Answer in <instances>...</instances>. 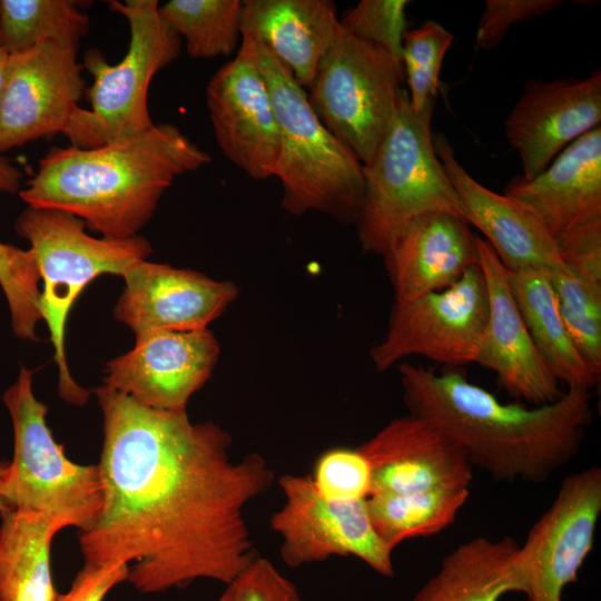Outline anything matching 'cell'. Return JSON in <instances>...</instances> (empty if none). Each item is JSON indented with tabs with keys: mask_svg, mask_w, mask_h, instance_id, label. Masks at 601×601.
I'll return each instance as SVG.
<instances>
[{
	"mask_svg": "<svg viewBox=\"0 0 601 601\" xmlns=\"http://www.w3.org/2000/svg\"><path fill=\"white\" fill-rule=\"evenodd\" d=\"M95 394L102 504L79 535L85 565L131 562L127 580L144 593L230 582L258 556L244 512L274 481L268 462L234 460L229 433L186 410H154L105 385Z\"/></svg>",
	"mask_w": 601,
	"mask_h": 601,
	"instance_id": "obj_1",
	"label": "cell"
},
{
	"mask_svg": "<svg viewBox=\"0 0 601 601\" xmlns=\"http://www.w3.org/2000/svg\"><path fill=\"white\" fill-rule=\"evenodd\" d=\"M410 414L443 430L472 467L499 482L542 483L573 460L592 421L591 393L568 388L548 404L502 403L491 392L450 370L398 365Z\"/></svg>",
	"mask_w": 601,
	"mask_h": 601,
	"instance_id": "obj_2",
	"label": "cell"
},
{
	"mask_svg": "<svg viewBox=\"0 0 601 601\" xmlns=\"http://www.w3.org/2000/svg\"><path fill=\"white\" fill-rule=\"evenodd\" d=\"M210 160L177 126L160 124L97 148H51L19 195L29 207L77 216L104 238L128 239L148 223L176 177Z\"/></svg>",
	"mask_w": 601,
	"mask_h": 601,
	"instance_id": "obj_3",
	"label": "cell"
},
{
	"mask_svg": "<svg viewBox=\"0 0 601 601\" xmlns=\"http://www.w3.org/2000/svg\"><path fill=\"white\" fill-rule=\"evenodd\" d=\"M268 86L279 126L275 177L283 208L293 215L315 210L342 224H356L365 195L363 164L318 119L307 91L257 40L242 36Z\"/></svg>",
	"mask_w": 601,
	"mask_h": 601,
	"instance_id": "obj_4",
	"label": "cell"
},
{
	"mask_svg": "<svg viewBox=\"0 0 601 601\" xmlns=\"http://www.w3.org/2000/svg\"><path fill=\"white\" fill-rule=\"evenodd\" d=\"M107 3L127 20L129 46L117 65L93 48L83 57L81 66L92 77L86 90L90 109L79 106L63 131L70 146L82 149L136 138L155 126L148 108L150 82L181 48L179 36L160 18L157 0Z\"/></svg>",
	"mask_w": 601,
	"mask_h": 601,
	"instance_id": "obj_5",
	"label": "cell"
},
{
	"mask_svg": "<svg viewBox=\"0 0 601 601\" xmlns=\"http://www.w3.org/2000/svg\"><path fill=\"white\" fill-rule=\"evenodd\" d=\"M77 216L52 208L24 209L16 220L17 234L27 239L43 284L39 300L41 319L48 326L58 365V392L75 405H83L89 391L70 375L65 329L72 304L97 276L122 275L151 253L150 243L137 235L128 239L95 238Z\"/></svg>",
	"mask_w": 601,
	"mask_h": 601,
	"instance_id": "obj_6",
	"label": "cell"
},
{
	"mask_svg": "<svg viewBox=\"0 0 601 601\" xmlns=\"http://www.w3.org/2000/svg\"><path fill=\"white\" fill-rule=\"evenodd\" d=\"M433 110L415 112L404 89L388 130L363 165L365 195L355 225L366 253L383 256L400 229L418 215L445 211L464 218L459 196L435 154Z\"/></svg>",
	"mask_w": 601,
	"mask_h": 601,
	"instance_id": "obj_7",
	"label": "cell"
},
{
	"mask_svg": "<svg viewBox=\"0 0 601 601\" xmlns=\"http://www.w3.org/2000/svg\"><path fill=\"white\" fill-rule=\"evenodd\" d=\"M32 374L21 366L2 396L13 427V456L0 475V499L10 510L42 513L81 532L101 509L99 467L65 455L47 425L48 407L33 393Z\"/></svg>",
	"mask_w": 601,
	"mask_h": 601,
	"instance_id": "obj_8",
	"label": "cell"
},
{
	"mask_svg": "<svg viewBox=\"0 0 601 601\" xmlns=\"http://www.w3.org/2000/svg\"><path fill=\"white\" fill-rule=\"evenodd\" d=\"M403 81L401 62L339 24L307 98L322 124L366 165L396 115Z\"/></svg>",
	"mask_w": 601,
	"mask_h": 601,
	"instance_id": "obj_9",
	"label": "cell"
},
{
	"mask_svg": "<svg viewBox=\"0 0 601 601\" xmlns=\"http://www.w3.org/2000/svg\"><path fill=\"white\" fill-rule=\"evenodd\" d=\"M487 313V290L477 265L441 290L395 302L384 338L371 349L384 372L417 355L450 368L476 363Z\"/></svg>",
	"mask_w": 601,
	"mask_h": 601,
	"instance_id": "obj_10",
	"label": "cell"
},
{
	"mask_svg": "<svg viewBox=\"0 0 601 601\" xmlns=\"http://www.w3.org/2000/svg\"><path fill=\"white\" fill-rule=\"evenodd\" d=\"M284 504L270 518L280 539L279 554L292 568L323 562L332 556H355L378 574H394L393 550L376 532L366 500L324 497L308 476L278 479Z\"/></svg>",
	"mask_w": 601,
	"mask_h": 601,
	"instance_id": "obj_11",
	"label": "cell"
},
{
	"mask_svg": "<svg viewBox=\"0 0 601 601\" xmlns=\"http://www.w3.org/2000/svg\"><path fill=\"white\" fill-rule=\"evenodd\" d=\"M601 514V470L590 466L561 482L548 510L519 545L516 564L529 601H562L590 554Z\"/></svg>",
	"mask_w": 601,
	"mask_h": 601,
	"instance_id": "obj_12",
	"label": "cell"
},
{
	"mask_svg": "<svg viewBox=\"0 0 601 601\" xmlns=\"http://www.w3.org/2000/svg\"><path fill=\"white\" fill-rule=\"evenodd\" d=\"M77 50L52 41L9 55L0 95V155L63 134L85 92Z\"/></svg>",
	"mask_w": 601,
	"mask_h": 601,
	"instance_id": "obj_13",
	"label": "cell"
},
{
	"mask_svg": "<svg viewBox=\"0 0 601 601\" xmlns=\"http://www.w3.org/2000/svg\"><path fill=\"white\" fill-rule=\"evenodd\" d=\"M206 104L225 157L254 179L275 176L279 126L268 86L246 39L242 38L236 57L209 80Z\"/></svg>",
	"mask_w": 601,
	"mask_h": 601,
	"instance_id": "obj_14",
	"label": "cell"
},
{
	"mask_svg": "<svg viewBox=\"0 0 601 601\" xmlns=\"http://www.w3.org/2000/svg\"><path fill=\"white\" fill-rule=\"evenodd\" d=\"M218 355V342L208 328L138 335L129 352L107 363L105 386L154 410H186L210 377Z\"/></svg>",
	"mask_w": 601,
	"mask_h": 601,
	"instance_id": "obj_15",
	"label": "cell"
},
{
	"mask_svg": "<svg viewBox=\"0 0 601 601\" xmlns=\"http://www.w3.org/2000/svg\"><path fill=\"white\" fill-rule=\"evenodd\" d=\"M601 71L587 78L531 80L510 111L505 135L525 179L541 174L572 141L600 126Z\"/></svg>",
	"mask_w": 601,
	"mask_h": 601,
	"instance_id": "obj_16",
	"label": "cell"
},
{
	"mask_svg": "<svg viewBox=\"0 0 601 601\" xmlns=\"http://www.w3.org/2000/svg\"><path fill=\"white\" fill-rule=\"evenodd\" d=\"M358 449L371 465L370 495L469 489L473 480L462 447L431 421L410 413L393 418Z\"/></svg>",
	"mask_w": 601,
	"mask_h": 601,
	"instance_id": "obj_17",
	"label": "cell"
},
{
	"mask_svg": "<svg viewBox=\"0 0 601 601\" xmlns=\"http://www.w3.org/2000/svg\"><path fill=\"white\" fill-rule=\"evenodd\" d=\"M121 276L125 289L114 315L136 336L205 329L238 294L230 282L146 259L131 265Z\"/></svg>",
	"mask_w": 601,
	"mask_h": 601,
	"instance_id": "obj_18",
	"label": "cell"
},
{
	"mask_svg": "<svg viewBox=\"0 0 601 601\" xmlns=\"http://www.w3.org/2000/svg\"><path fill=\"white\" fill-rule=\"evenodd\" d=\"M479 266L487 290V313L476 363L491 370L511 396L532 405L558 400L563 392L525 326L509 283L508 269L491 246L476 238Z\"/></svg>",
	"mask_w": 601,
	"mask_h": 601,
	"instance_id": "obj_19",
	"label": "cell"
},
{
	"mask_svg": "<svg viewBox=\"0 0 601 601\" xmlns=\"http://www.w3.org/2000/svg\"><path fill=\"white\" fill-rule=\"evenodd\" d=\"M435 154L454 187L463 217L474 225L509 272L565 266L555 238L525 205L476 181L457 161L442 134H433Z\"/></svg>",
	"mask_w": 601,
	"mask_h": 601,
	"instance_id": "obj_20",
	"label": "cell"
},
{
	"mask_svg": "<svg viewBox=\"0 0 601 601\" xmlns=\"http://www.w3.org/2000/svg\"><path fill=\"white\" fill-rule=\"evenodd\" d=\"M477 236L454 214L432 211L405 224L384 253L395 302H406L455 283L479 264Z\"/></svg>",
	"mask_w": 601,
	"mask_h": 601,
	"instance_id": "obj_21",
	"label": "cell"
},
{
	"mask_svg": "<svg viewBox=\"0 0 601 601\" xmlns=\"http://www.w3.org/2000/svg\"><path fill=\"white\" fill-rule=\"evenodd\" d=\"M503 194L529 207L554 238L601 220V126L572 141L534 178L513 177Z\"/></svg>",
	"mask_w": 601,
	"mask_h": 601,
	"instance_id": "obj_22",
	"label": "cell"
},
{
	"mask_svg": "<svg viewBox=\"0 0 601 601\" xmlns=\"http://www.w3.org/2000/svg\"><path fill=\"white\" fill-rule=\"evenodd\" d=\"M338 30L339 19L331 0L243 1L242 36L263 45L305 90Z\"/></svg>",
	"mask_w": 601,
	"mask_h": 601,
	"instance_id": "obj_23",
	"label": "cell"
},
{
	"mask_svg": "<svg viewBox=\"0 0 601 601\" xmlns=\"http://www.w3.org/2000/svg\"><path fill=\"white\" fill-rule=\"evenodd\" d=\"M519 545L511 536H476L461 543L412 601H500L508 593L523 592Z\"/></svg>",
	"mask_w": 601,
	"mask_h": 601,
	"instance_id": "obj_24",
	"label": "cell"
},
{
	"mask_svg": "<svg viewBox=\"0 0 601 601\" xmlns=\"http://www.w3.org/2000/svg\"><path fill=\"white\" fill-rule=\"evenodd\" d=\"M509 283L532 341L545 365L568 388L590 391L599 381L572 339L548 270L509 272Z\"/></svg>",
	"mask_w": 601,
	"mask_h": 601,
	"instance_id": "obj_25",
	"label": "cell"
},
{
	"mask_svg": "<svg viewBox=\"0 0 601 601\" xmlns=\"http://www.w3.org/2000/svg\"><path fill=\"white\" fill-rule=\"evenodd\" d=\"M0 516V601H56L50 546L63 528L33 511L11 509Z\"/></svg>",
	"mask_w": 601,
	"mask_h": 601,
	"instance_id": "obj_26",
	"label": "cell"
},
{
	"mask_svg": "<svg viewBox=\"0 0 601 601\" xmlns=\"http://www.w3.org/2000/svg\"><path fill=\"white\" fill-rule=\"evenodd\" d=\"M470 495V489H437L411 494L370 495L372 523L394 551L402 542L430 536L451 525Z\"/></svg>",
	"mask_w": 601,
	"mask_h": 601,
	"instance_id": "obj_27",
	"label": "cell"
},
{
	"mask_svg": "<svg viewBox=\"0 0 601 601\" xmlns=\"http://www.w3.org/2000/svg\"><path fill=\"white\" fill-rule=\"evenodd\" d=\"M89 17L70 0H0V46L9 53L52 41L78 50Z\"/></svg>",
	"mask_w": 601,
	"mask_h": 601,
	"instance_id": "obj_28",
	"label": "cell"
},
{
	"mask_svg": "<svg viewBox=\"0 0 601 601\" xmlns=\"http://www.w3.org/2000/svg\"><path fill=\"white\" fill-rule=\"evenodd\" d=\"M242 9L240 0H170L158 12L190 57L210 59L231 55L242 41Z\"/></svg>",
	"mask_w": 601,
	"mask_h": 601,
	"instance_id": "obj_29",
	"label": "cell"
},
{
	"mask_svg": "<svg viewBox=\"0 0 601 601\" xmlns=\"http://www.w3.org/2000/svg\"><path fill=\"white\" fill-rule=\"evenodd\" d=\"M561 317L588 365L601 375V285L566 266L549 272Z\"/></svg>",
	"mask_w": 601,
	"mask_h": 601,
	"instance_id": "obj_30",
	"label": "cell"
},
{
	"mask_svg": "<svg viewBox=\"0 0 601 601\" xmlns=\"http://www.w3.org/2000/svg\"><path fill=\"white\" fill-rule=\"evenodd\" d=\"M453 40L450 31L431 20L405 32L402 66L408 85V100L415 112L435 107L442 63Z\"/></svg>",
	"mask_w": 601,
	"mask_h": 601,
	"instance_id": "obj_31",
	"label": "cell"
},
{
	"mask_svg": "<svg viewBox=\"0 0 601 601\" xmlns=\"http://www.w3.org/2000/svg\"><path fill=\"white\" fill-rule=\"evenodd\" d=\"M41 276L33 253L0 242V286L6 295L14 335L36 339L41 319L39 300Z\"/></svg>",
	"mask_w": 601,
	"mask_h": 601,
	"instance_id": "obj_32",
	"label": "cell"
},
{
	"mask_svg": "<svg viewBox=\"0 0 601 601\" xmlns=\"http://www.w3.org/2000/svg\"><path fill=\"white\" fill-rule=\"evenodd\" d=\"M406 0H362L339 19L342 29L402 63Z\"/></svg>",
	"mask_w": 601,
	"mask_h": 601,
	"instance_id": "obj_33",
	"label": "cell"
},
{
	"mask_svg": "<svg viewBox=\"0 0 601 601\" xmlns=\"http://www.w3.org/2000/svg\"><path fill=\"white\" fill-rule=\"evenodd\" d=\"M308 477L321 495L334 501L366 500L371 492V465L358 446L326 450Z\"/></svg>",
	"mask_w": 601,
	"mask_h": 601,
	"instance_id": "obj_34",
	"label": "cell"
},
{
	"mask_svg": "<svg viewBox=\"0 0 601 601\" xmlns=\"http://www.w3.org/2000/svg\"><path fill=\"white\" fill-rule=\"evenodd\" d=\"M217 601H302L295 584L262 556L225 584Z\"/></svg>",
	"mask_w": 601,
	"mask_h": 601,
	"instance_id": "obj_35",
	"label": "cell"
},
{
	"mask_svg": "<svg viewBox=\"0 0 601 601\" xmlns=\"http://www.w3.org/2000/svg\"><path fill=\"white\" fill-rule=\"evenodd\" d=\"M560 4V0H486L475 43L479 48L491 50L512 26L542 17Z\"/></svg>",
	"mask_w": 601,
	"mask_h": 601,
	"instance_id": "obj_36",
	"label": "cell"
},
{
	"mask_svg": "<svg viewBox=\"0 0 601 601\" xmlns=\"http://www.w3.org/2000/svg\"><path fill=\"white\" fill-rule=\"evenodd\" d=\"M555 240L563 264L572 273L601 285V220L565 230Z\"/></svg>",
	"mask_w": 601,
	"mask_h": 601,
	"instance_id": "obj_37",
	"label": "cell"
},
{
	"mask_svg": "<svg viewBox=\"0 0 601 601\" xmlns=\"http://www.w3.org/2000/svg\"><path fill=\"white\" fill-rule=\"evenodd\" d=\"M128 565L93 568L85 565L76 575L70 589L58 594L56 601H104L107 593L127 580Z\"/></svg>",
	"mask_w": 601,
	"mask_h": 601,
	"instance_id": "obj_38",
	"label": "cell"
},
{
	"mask_svg": "<svg viewBox=\"0 0 601 601\" xmlns=\"http://www.w3.org/2000/svg\"><path fill=\"white\" fill-rule=\"evenodd\" d=\"M21 170L9 159L0 155V194L17 193L19 190Z\"/></svg>",
	"mask_w": 601,
	"mask_h": 601,
	"instance_id": "obj_39",
	"label": "cell"
},
{
	"mask_svg": "<svg viewBox=\"0 0 601 601\" xmlns=\"http://www.w3.org/2000/svg\"><path fill=\"white\" fill-rule=\"evenodd\" d=\"M8 60L9 53L0 46V95L6 79Z\"/></svg>",
	"mask_w": 601,
	"mask_h": 601,
	"instance_id": "obj_40",
	"label": "cell"
},
{
	"mask_svg": "<svg viewBox=\"0 0 601 601\" xmlns=\"http://www.w3.org/2000/svg\"><path fill=\"white\" fill-rule=\"evenodd\" d=\"M7 461H1L0 460V475L1 473L3 472V470L6 469L7 466ZM10 509L4 504V502L0 499V514H3L6 513L7 511H9Z\"/></svg>",
	"mask_w": 601,
	"mask_h": 601,
	"instance_id": "obj_41",
	"label": "cell"
}]
</instances>
